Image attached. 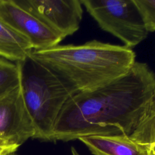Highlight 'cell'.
<instances>
[{"label":"cell","mask_w":155,"mask_h":155,"mask_svg":"<svg viewBox=\"0 0 155 155\" xmlns=\"http://www.w3.org/2000/svg\"><path fill=\"white\" fill-rule=\"evenodd\" d=\"M148 155H155V143L149 145Z\"/></svg>","instance_id":"5bb4252c"},{"label":"cell","mask_w":155,"mask_h":155,"mask_svg":"<svg viewBox=\"0 0 155 155\" xmlns=\"http://www.w3.org/2000/svg\"><path fill=\"white\" fill-rule=\"evenodd\" d=\"M19 145L0 139V155H9L18 150Z\"/></svg>","instance_id":"4fadbf2b"},{"label":"cell","mask_w":155,"mask_h":155,"mask_svg":"<svg viewBox=\"0 0 155 155\" xmlns=\"http://www.w3.org/2000/svg\"><path fill=\"white\" fill-rule=\"evenodd\" d=\"M71 151L72 155H80V154L78 153V151H76V150L74 147H71Z\"/></svg>","instance_id":"9a60e30c"},{"label":"cell","mask_w":155,"mask_h":155,"mask_svg":"<svg viewBox=\"0 0 155 155\" xmlns=\"http://www.w3.org/2000/svg\"><path fill=\"white\" fill-rule=\"evenodd\" d=\"M9 155H16V154H15V153H12V154H9Z\"/></svg>","instance_id":"2e32d148"},{"label":"cell","mask_w":155,"mask_h":155,"mask_svg":"<svg viewBox=\"0 0 155 155\" xmlns=\"http://www.w3.org/2000/svg\"><path fill=\"white\" fill-rule=\"evenodd\" d=\"M17 63L22 97L35 130L34 139L51 141L55 120L75 92L56 73L30 54Z\"/></svg>","instance_id":"3957f363"},{"label":"cell","mask_w":155,"mask_h":155,"mask_svg":"<svg viewBox=\"0 0 155 155\" xmlns=\"http://www.w3.org/2000/svg\"><path fill=\"white\" fill-rule=\"evenodd\" d=\"M0 21L30 43L33 50H44L59 45L64 38L13 0L0 2Z\"/></svg>","instance_id":"8992f818"},{"label":"cell","mask_w":155,"mask_h":155,"mask_svg":"<svg viewBox=\"0 0 155 155\" xmlns=\"http://www.w3.org/2000/svg\"><path fill=\"white\" fill-rule=\"evenodd\" d=\"M35 135V127L19 85L0 98V139L20 146Z\"/></svg>","instance_id":"52a82bcc"},{"label":"cell","mask_w":155,"mask_h":155,"mask_svg":"<svg viewBox=\"0 0 155 155\" xmlns=\"http://www.w3.org/2000/svg\"><path fill=\"white\" fill-rule=\"evenodd\" d=\"M130 137L142 145L155 143V90Z\"/></svg>","instance_id":"30bf717a"},{"label":"cell","mask_w":155,"mask_h":155,"mask_svg":"<svg viewBox=\"0 0 155 155\" xmlns=\"http://www.w3.org/2000/svg\"><path fill=\"white\" fill-rule=\"evenodd\" d=\"M30 55L56 73L75 94L93 90L122 77L136 62L132 48L97 40L33 50Z\"/></svg>","instance_id":"7a4b0ae2"},{"label":"cell","mask_w":155,"mask_h":155,"mask_svg":"<svg viewBox=\"0 0 155 155\" xmlns=\"http://www.w3.org/2000/svg\"><path fill=\"white\" fill-rule=\"evenodd\" d=\"M1 1H2V0H0V2H1Z\"/></svg>","instance_id":"e0dca14e"},{"label":"cell","mask_w":155,"mask_h":155,"mask_svg":"<svg viewBox=\"0 0 155 155\" xmlns=\"http://www.w3.org/2000/svg\"><path fill=\"white\" fill-rule=\"evenodd\" d=\"M148 32L155 31V0H134Z\"/></svg>","instance_id":"7c38bea8"},{"label":"cell","mask_w":155,"mask_h":155,"mask_svg":"<svg viewBox=\"0 0 155 155\" xmlns=\"http://www.w3.org/2000/svg\"><path fill=\"white\" fill-rule=\"evenodd\" d=\"M155 90V74L135 62L122 77L93 90L72 95L53 126L51 141L94 135H130Z\"/></svg>","instance_id":"6da1fadb"},{"label":"cell","mask_w":155,"mask_h":155,"mask_svg":"<svg viewBox=\"0 0 155 155\" xmlns=\"http://www.w3.org/2000/svg\"><path fill=\"white\" fill-rule=\"evenodd\" d=\"M20 85V71L17 62L0 57V98Z\"/></svg>","instance_id":"8fae6325"},{"label":"cell","mask_w":155,"mask_h":155,"mask_svg":"<svg viewBox=\"0 0 155 155\" xmlns=\"http://www.w3.org/2000/svg\"><path fill=\"white\" fill-rule=\"evenodd\" d=\"M64 39L79 28L82 5L79 0H13Z\"/></svg>","instance_id":"5b68a950"},{"label":"cell","mask_w":155,"mask_h":155,"mask_svg":"<svg viewBox=\"0 0 155 155\" xmlns=\"http://www.w3.org/2000/svg\"><path fill=\"white\" fill-rule=\"evenodd\" d=\"M99 27L132 48L145 40L148 31L134 0H81Z\"/></svg>","instance_id":"277c9868"},{"label":"cell","mask_w":155,"mask_h":155,"mask_svg":"<svg viewBox=\"0 0 155 155\" xmlns=\"http://www.w3.org/2000/svg\"><path fill=\"white\" fill-rule=\"evenodd\" d=\"M32 50L25 38L0 21V57L18 62L24 60Z\"/></svg>","instance_id":"9c48e42d"},{"label":"cell","mask_w":155,"mask_h":155,"mask_svg":"<svg viewBox=\"0 0 155 155\" xmlns=\"http://www.w3.org/2000/svg\"><path fill=\"white\" fill-rule=\"evenodd\" d=\"M94 155H148V147L125 134L94 135L78 139Z\"/></svg>","instance_id":"ba28073f"}]
</instances>
